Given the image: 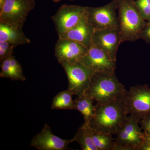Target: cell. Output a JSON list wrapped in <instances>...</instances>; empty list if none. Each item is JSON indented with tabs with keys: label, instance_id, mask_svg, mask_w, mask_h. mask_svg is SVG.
<instances>
[{
	"label": "cell",
	"instance_id": "1",
	"mask_svg": "<svg viewBox=\"0 0 150 150\" xmlns=\"http://www.w3.org/2000/svg\"><path fill=\"white\" fill-rule=\"evenodd\" d=\"M126 94L110 100L96 102L89 126L95 130L116 135L129 117L125 103Z\"/></svg>",
	"mask_w": 150,
	"mask_h": 150
},
{
	"label": "cell",
	"instance_id": "2",
	"mask_svg": "<svg viewBox=\"0 0 150 150\" xmlns=\"http://www.w3.org/2000/svg\"><path fill=\"white\" fill-rule=\"evenodd\" d=\"M116 1L121 42L136 41L141 38L146 23L135 5L134 0Z\"/></svg>",
	"mask_w": 150,
	"mask_h": 150
},
{
	"label": "cell",
	"instance_id": "3",
	"mask_svg": "<svg viewBox=\"0 0 150 150\" xmlns=\"http://www.w3.org/2000/svg\"><path fill=\"white\" fill-rule=\"evenodd\" d=\"M127 92L115 72H95L86 94L94 101L100 102L126 94Z\"/></svg>",
	"mask_w": 150,
	"mask_h": 150
},
{
	"label": "cell",
	"instance_id": "4",
	"mask_svg": "<svg viewBox=\"0 0 150 150\" xmlns=\"http://www.w3.org/2000/svg\"><path fill=\"white\" fill-rule=\"evenodd\" d=\"M140 120L130 115L123 126L116 134L113 142V150H139L145 142V136L142 128L139 126Z\"/></svg>",
	"mask_w": 150,
	"mask_h": 150
},
{
	"label": "cell",
	"instance_id": "5",
	"mask_svg": "<svg viewBox=\"0 0 150 150\" xmlns=\"http://www.w3.org/2000/svg\"><path fill=\"white\" fill-rule=\"evenodd\" d=\"M35 7V0H5L0 9V23L22 28Z\"/></svg>",
	"mask_w": 150,
	"mask_h": 150
},
{
	"label": "cell",
	"instance_id": "6",
	"mask_svg": "<svg viewBox=\"0 0 150 150\" xmlns=\"http://www.w3.org/2000/svg\"><path fill=\"white\" fill-rule=\"evenodd\" d=\"M68 77V89L73 95L77 96L85 94L89 88L94 71L78 62L73 64H61Z\"/></svg>",
	"mask_w": 150,
	"mask_h": 150
},
{
	"label": "cell",
	"instance_id": "7",
	"mask_svg": "<svg viewBox=\"0 0 150 150\" xmlns=\"http://www.w3.org/2000/svg\"><path fill=\"white\" fill-rule=\"evenodd\" d=\"M128 114L138 119L150 114V88L147 84L131 86L125 97Z\"/></svg>",
	"mask_w": 150,
	"mask_h": 150
},
{
	"label": "cell",
	"instance_id": "8",
	"mask_svg": "<svg viewBox=\"0 0 150 150\" xmlns=\"http://www.w3.org/2000/svg\"><path fill=\"white\" fill-rule=\"evenodd\" d=\"M87 6L64 4L51 17L58 36L76 26L86 18Z\"/></svg>",
	"mask_w": 150,
	"mask_h": 150
},
{
	"label": "cell",
	"instance_id": "9",
	"mask_svg": "<svg viewBox=\"0 0 150 150\" xmlns=\"http://www.w3.org/2000/svg\"><path fill=\"white\" fill-rule=\"evenodd\" d=\"M116 0L98 7H87L86 20L95 29L118 27Z\"/></svg>",
	"mask_w": 150,
	"mask_h": 150
},
{
	"label": "cell",
	"instance_id": "10",
	"mask_svg": "<svg viewBox=\"0 0 150 150\" xmlns=\"http://www.w3.org/2000/svg\"><path fill=\"white\" fill-rule=\"evenodd\" d=\"M87 51L80 43L59 37L55 46V56L60 64H73L79 62Z\"/></svg>",
	"mask_w": 150,
	"mask_h": 150
},
{
	"label": "cell",
	"instance_id": "11",
	"mask_svg": "<svg viewBox=\"0 0 150 150\" xmlns=\"http://www.w3.org/2000/svg\"><path fill=\"white\" fill-rule=\"evenodd\" d=\"M122 43L119 28L95 29L92 44L107 53L114 61L119 45Z\"/></svg>",
	"mask_w": 150,
	"mask_h": 150
},
{
	"label": "cell",
	"instance_id": "12",
	"mask_svg": "<svg viewBox=\"0 0 150 150\" xmlns=\"http://www.w3.org/2000/svg\"><path fill=\"white\" fill-rule=\"evenodd\" d=\"M79 62L95 72H114L116 68V61L105 51L93 44Z\"/></svg>",
	"mask_w": 150,
	"mask_h": 150
},
{
	"label": "cell",
	"instance_id": "13",
	"mask_svg": "<svg viewBox=\"0 0 150 150\" xmlns=\"http://www.w3.org/2000/svg\"><path fill=\"white\" fill-rule=\"evenodd\" d=\"M74 138L64 139L54 135L48 124H45L41 131L33 138L30 145L38 150H66Z\"/></svg>",
	"mask_w": 150,
	"mask_h": 150
},
{
	"label": "cell",
	"instance_id": "14",
	"mask_svg": "<svg viewBox=\"0 0 150 150\" xmlns=\"http://www.w3.org/2000/svg\"><path fill=\"white\" fill-rule=\"evenodd\" d=\"M94 30L86 18L76 26L59 35V37L74 40L88 49L92 44V38Z\"/></svg>",
	"mask_w": 150,
	"mask_h": 150
},
{
	"label": "cell",
	"instance_id": "15",
	"mask_svg": "<svg viewBox=\"0 0 150 150\" xmlns=\"http://www.w3.org/2000/svg\"><path fill=\"white\" fill-rule=\"evenodd\" d=\"M0 41L8 42L15 48L31 42L25 35L22 28H17L2 23H0Z\"/></svg>",
	"mask_w": 150,
	"mask_h": 150
},
{
	"label": "cell",
	"instance_id": "16",
	"mask_svg": "<svg viewBox=\"0 0 150 150\" xmlns=\"http://www.w3.org/2000/svg\"><path fill=\"white\" fill-rule=\"evenodd\" d=\"M94 100L86 93L77 96L74 100V109L81 112L86 124H88L94 114L96 105H94Z\"/></svg>",
	"mask_w": 150,
	"mask_h": 150
},
{
	"label": "cell",
	"instance_id": "17",
	"mask_svg": "<svg viewBox=\"0 0 150 150\" xmlns=\"http://www.w3.org/2000/svg\"><path fill=\"white\" fill-rule=\"evenodd\" d=\"M74 138L83 150H98L92 138L88 124L84 123L79 128Z\"/></svg>",
	"mask_w": 150,
	"mask_h": 150
},
{
	"label": "cell",
	"instance_id": "18",
	"mask_svg": "<svg viewBox=\"0 0 150 150\" xmlns=\"http://www.w3.org/2000/svg\"><path fill=\"white\" fill-rule=\"evenodd\" d=\"M91 134L94 143L98 150H110L113 144L114 139L112 134L91 129Z\"/></svg>",
	"mask_w": 150,
	"mask_h": 150
},
{
	"label": "cell",
	"instance_id": "19",
	"mask_svg": "<svg viewBox=\"0 0 150 150\" xmlns=\"http://www.w3.org/2000/svg\"><path fill=\"white\" fill-rule=\"evenodd\" d=\"M73 95V94L68 89L59 93L53 99L51 109H74Z\"/></svg>",
	"mask_w": 150,
	"mask_h": 150
},
{
	"label": "cell",
	"instance_id": "20",
	"mask_svg": "<svg viewBox=\"0 0 150 150\" xmlns=\"http://www.w3.org/2000/svg\"><path fill=\"white\" fill-rule=\"evenodd\" d=\"M10 61L11 67L14 77V81H25L26 78L23 74L21 66L13 55L10 57Z\"/></svg>",
	"mask_w": 150,
	"mask_h": 150
},
{
	"label": "cell",
	"instance_id": "21",
	"mask_svg": "<svg viewBox=\"0 0 150 150\" xmlns=\"http://www.w3.org/2000/svg\"><path fill=\"white\" fill-rule=\"evenodd\" d=\"M134 3L143 18L150 21V0H134Z\"/></svg>",
	"mask_w": 150,
	"mask_h": 150
},
{
	"label": "cell",
	"instance_id": "22",
	"mask_svg": "<svg viewBox=\"0 0 150 150\" xmlns=\"http://www.w3.org/2000/svg\"><path fill=\"white\" fill-rule=\"evenodd\" d=\"M10 57L6 58L1 62L0 77L1 78H8L12 81H14L13 73L11 67Z\"/></svg>",
	"mask_w": 150,
	"mask_h": 150
},
{
	"label": "cell",
	"instance_id": "23",
	"mask_svg": "<svg viewBox=\"0 0 150 150\" xmlns=\"http://www.w3.org/2000/svg\"><path fill=\"white\" fill-rule=\"evenodd\" d=\"M14 48V46L8 42L0 41V62L13 55Z\"/></svg>",
	"mask_w": 150,
	"mask_h": 150
},
{
	"label": "cell",
	"instance_id": "24",
	"mask_svg": "<svg viewBox=\"0 0 150 150\" xmlns=\"http://www.w3.org/2000/svg\"><path fill=\"white\" fill-rule=\"evenodd\" d=\"M139 122L145 135L150 137V114L140 119Z\"/></svg>",
	"mask_w": 150,
	"mask_h": 150
},
{
	"label": "cell",
	"instance_id": "25",
	"mask_svg": "<svg viewBox=\"0 0 150 150\" xmlns=\"http://www.w3.org/2000/svg\"><path fill=\"white\" fill-rule=\"evenodd\" d=\"M141 38L145 39L146 41L150 42V22L147 24L142 33Z\"/></svg>",
	"mask_w": 150,
	"mask_h": 150
},
{
	"label": "cell",
	"instance_id": "26",
	"mask_svg": "<svg viewBox=\"0 0 150 150\" xmlns=\"http://www.w3.org/2000/svg\"><path fill=\"white\" fill-rule=\"evenodd\" d=\"M139 150H150V144L145 141L140 146Z\"/></svg>",
	"mask_w": 150,
	"mask_h": 150
},
{
	"label": "cell",
	"instance_id": "27",
	"mask_svg": "<svg viewBox=\"0 0 150 150\" xmlns=\"http://www.w3.org/2000/svg\"><path fill=\"white\" fill-rule=\"evenodd\" d=\"M144 136L145 142H147V143L150 144V137L147 136V135H145V134Z\"/></svg>",
	"mask_w": 150,
	"mask_h": 150
},
{
	"label": "cell",
	"instance_id": "28",
	"mask_svg": "<svg viewBox=\"0 0 150 150\" xmlns=\"http://www.w3.org/2000/svg\"><path fill=\"white\" fill-rule=\"evenodd\" d=\"M5 1V0H0V9L2 7Z\"/></svg>",
	"mask_w": 150,
	"mask_h": 150
},
{
	"label": "cell",
	"instance_id": "29",
	"mask_svg": "<svg viewBox=\"0 0 150 150\" xmlns=\"http://www.w3.org/2000/svg\"><path fill=\"white\" fill-rule=\"evenodd\" d=\"M53 1L55 3H59L62 1V0H53ZM70 1H73V0H70Z\"/></svg>",
	"mask_w": 150,
	"mask_h": 150
}]
</instances>
